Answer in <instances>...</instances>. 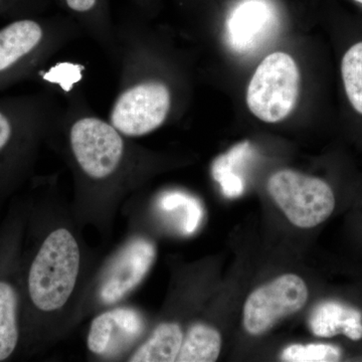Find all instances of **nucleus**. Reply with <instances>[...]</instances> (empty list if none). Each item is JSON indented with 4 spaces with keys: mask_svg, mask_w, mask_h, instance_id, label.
Returning <instances> with one entry per match:
<instances>
[{
    "mask_svg": "<svg viewBox=\"0 0 362 362\" xmlns=\"http://www.w3.org/2000/svg\"><path fill=\"white\" fill-rule=\"evenodd\" d=\"M25 221L20 259L23 350H39L80 320L92 264L78 221L65 206L37 204Z\"/></svg>",
    "mask_w": 362,
    "mask_h": 362,
    "instance_id": "1",
    "label": "nucleus"
},
{
    "mask_svg": "<svg viewBox=\"0 0 362 362\" xmlns=\"http://www.w3.org/2000/svg\"><path fill=\"white\" fill-rule=\"evenodd\" d=\"M68 145L77 175L74 216L106 232L124 197L137 187L135 156L125 136L93 116L74 122Z\"/></svg>",
    "mask_w": 362,
    "mask_h": 362,
    "instance_id": "2",
    "label": "nucleus"
},
{
    "mask_svg": "<svg viewBox=\"0 0 362 362\" xmlns=\"http://www.w3.org/2000/svg\"><path fill=\"white\" fill-rule=\"evenodd\" d=\"M156 247L148 238L135 235L110 257L90 280L80 318L97 308H110L134 291L151 270Z\"/></svg>",
    "mask_w": 362,
    "mask_h": 362,
    "instance_id": "3",
    "label": "nucleus"
},
{
    "mask_svg": "<svg viewBox=\"0 0 362 362\" xmlns=\"http://www.w3.org/2000/svg\"><path fill=\"white\" fill-rule=\"evenodd\" d=\"M299 86V69L294 59L286 52H273L261 62L250 81L247 107L264 122H280L295 108Z\"/></svg>",
    "mask_w": 362,
    "mask_h": 362,
    "instance_id": "4",
    "label": "nucleus"
},
{
    "mask_svg": "<svg viewBox=\"0 0 362 362\" xmlns=\"http://www.w3.org/2000/svg\"><path fill=\"white\" fill-rule=\"evenodd\" d=\"M268 192L298 228H315L334 211V194L326 181L291 169L274 173L269 178Z\"/></svg>",
    "mask_w": 362,
    "mask_h": 362,
    "instance_id": "5",
    "label": "nucleus"
},
{
    "mask_svg": "<svg viewBox=\"0 0 362 362\" xmlns=\"http://www.w3.org/2000/svg\"><path fill=\"white\" fill-rule=\"evenodd\" d=\"M21 230L18 225L0 239V362L13 358L23 346Z\"/></svg>",
    "mask_w": 362,
    "mask_h": 362,
    "instance_id": "6",
    "label": "nucleus"
},
{
    "mask_svg": "<svg viewBox=\"0 0 362 362\" xmlns=\"http://www.w3.org/2000/svg\"><path fill=\"white\" fill-rule=\"evenodd\" d=\"M170 105V92L163 83H135L117 98L112 107L110 123L125 137L147 135L164 123Z\"/></svg>",
    "mask_w": 362,
    "mask_h": 362,
    "instance_id": "7",
    "label": "nucleus"
},
{
    "mask_svg": "<svg viewBox=\"0 0 362 362\" xmlns=\"http://www.w3.org/2000/svg\"><path fill=\"white\" fill-rule=\"evenodd\" d=\"M308 300V288L299 276L286 274L257 288L244 306L247 333L261 335L285 317L301 310Z\"/></svg>",
    "mask_w": 362,
    "mask_h": 362,
    "instance_id": "8",
    "label": "nucleus"
},
{
    "mask_svg": "<svg viewBox=\"0 0 362 362\" xmlns=\"http://www.w3.org/2000/svg\"><path fill=\"white\" fill-rule=\"evenodd\" d=\"M146 328V318L141 311L116 305L99 312L93 319L86 340L87 349L97 358H121L136 349Z\"/></svg>",
    "mask_w": 362,
    "mask_h": 362,
    "instance_id": "9",
    "label": "nucleus"
},
{
    "mask_svg": "<svg viewBox=\"0 0 362 362\" xmlns=\"http://www.w3.org/2000/svg\"><path fill=\"white\" fill-rule=\"evenodd\" d=\"M278 25L277 13L270 2L243 0L226 18V44L238 54H250L275 35Z\"/></svg>",
    "mask_w": 362,
    "mask_h": 362,
    "instance_id": "10",
    "label": "nucleus"
},
{
    "mask_svg": "<svg viewBox=\"0 0 362 362\" xmlns=\"http://www.w3.org/2000/svg\"><path fill=\"white\" fill-rule=\"evenodd\" d=\"M309 325L319 337H332L341 333L354 341L362 338L361 312L339 302L319 304L312 312Z\"/></svg>",
    "mask_w": 362,
    "mask_h": 362,
    "instance_id": "11",
    "label": "nucleus"
},
{
    "mask_svg": "<svg viewBox=\"0 0 362 362\" xmlns=\"http://www.w3.org/2000/svg\"><path fill=\"white\" fill-rule=\"evenodd\" d=\"M183 333L180 324L164 321L156 326L142 342L127 356L130 362L176 361L182 345Z\"/></svg>",
    "mask_w": 362,
    "mask_h": 362,
    "instance_id": "12",
    "label": "nucleus"
},
{
    "mask_svg": "<svg viewBox=\"0 0 362 362\" xmlns=\"http://www.w3.org/2000/svg\"><path fill=\"white\" fill-rule=\"evenodd\" d=\"M44 32L35 21H14L0 30V71L7 70L40 44Z\"/></svg>",
    "mask_w": 362,
    "mask_h": 362,
    "instance_id": "13",
    "label": "nucleus"
},
{
    "mask_svg": "<svg viewBox=\"0 0 362 362\" xmlns=\"http://www.w3.org/2000/svg\"><path fill=\"white\" fill-rule=\"evenodd\" d=\"M221 337L216 328L194 323L183 337L177 362H214L220 356Z\"/></svg>",
    "mask_w": 362,
    "mask_h": 362,
    "instance_id": "14",
    "label": "nucleus"
},
{
    "mask_svg": "<svg viewBox=\"0 0 362 362\" xmlns=\"http://www.w3.org/2000/svg\"><path fill=\"white\" fill-rule=\"evenodd\" d=\"M252 151L251 143H239L214 162L211 168L214 178L228 199H235L244 194L245 180L239 171L240 164L244 163Z\"/></svg>",
    "mask_w": 362,
    "mask_h": 362,
    "instance_id": "15",
    "label": "nucleus"
},
{
    "mask_svg": "<svg viewBox=\"0 0 362 362\" xmlns=\"http://www.w3.org/2000/svg\"><path fill=\"white\" fill-rule=\"evenodd\" d=\"M345 93L354 110L362 115V42L345 52L341 63Z\"/></svg>",
    "mask_w": 362,
    "mask_h": 362,
    "instance_id": "16",
    "label": "nucleus"
},
{
    "mask_svg": "<svg viewBox=\"0 0 362 362\" xmlns=\"http://www.w3.org/2000/svg\"><path fill=\"white\" fill-rule=\"evenodd\" d=\"M288 362H334L341 358V350L331 344H293L282 352Z\"/></svg>",
    "mask_w": 362,
    "mask_h": 362,
    "instance_id": "17",
    "label": "nucleus"
},
{
    "mask_svg": "<svg viewBox=\"0 0 362 362\" xmlns=\"http://www.w3.org/2000/svg\"><path fill=\"white\" fill-rule=\"evenodd\" d=\"M13 126L8 119L0 112V152L7 148L13 139Z\"/></svg>",
    "mask_w": 362,
    "mask_h": 362,
    "instance_id": "18",
    "label": "nucleus"
},
{
    "mask_svg": "<svg viewBox=\"0 0 362 362\" xmlns=\"http://www.w3.org/2000/svg\"><path fill=\"white\" fill-rule=\"evenodd\" d=\"M71 11L78 13H89L96 6L97 0H65Z\"/></svg>",
    "mask_w": 362,
    "mask_h": 362,
    "instance_id": "19",
    "label": "nucleus"
},
{
    "mask_svg": "<svg viewBox=\"0 0 362 362\" xmlns=\"http://www.w3.org/2000/svg\"><path fill=\"white\" fill-rule=\"evenodd\" d=\"M354 1L358 2V4H362V0H354Z\"/></svg>",
    "mask_w": 362,
    "mask_h": 362,
    "instance_id": "20",
    "label": "nucleus"
}]
</instances>
